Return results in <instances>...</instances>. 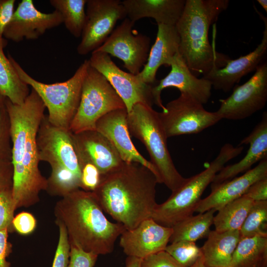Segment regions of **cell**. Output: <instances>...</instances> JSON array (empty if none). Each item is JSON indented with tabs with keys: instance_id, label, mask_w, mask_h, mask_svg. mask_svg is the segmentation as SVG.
Masks as SVG:
<instances>
[{
	"instance_id": "8d00e7d4",
	"label": "cell",
	"mask_w": 267,
	"mask_h": 267,
	"mask_svg": "<svg viewBox=\"0 0 267 267\" xmlns=\"http://www.w3.org/2000/svg\"><path fill=\"white\" fill-rule=\"evenodd\" d=\"M98 255L86 252L75 246L70 245L68 267H93Z\"/></svg>"
},
{
	"instance_id": "7402d4cb",
	"label": "cell",
	"mask_w": 267,
	"mask_h": 267,
	"mask_svg": "<svg viewBox=\"0 0 267 267\" xmlns=\"http://www.w3.org/2000/svg\"><path fill=\"white\" fill-rule=\"evenodd\" d=\"M158 30L154 44L150 47L147 61L137 74L144 83L152 85L156 75L162 65L170 66L172 60L179 52L180 39L175 26L157 24Z\"/></svg>"
},
{
	"instance_id": "b9f144b4",
	"label": "cell",
	"mask_w": 267,
	"mask_h": 267,
	"mask_svg": "<svg viewBox=\"0 0 267 267\" xmlns=\"http://www.w3.org/2000/svg\"><path fill=\"white\" fill-rule=\"evenodd\" d=\"M15 0H0V37H3L4 29L15 10Z\"/></svg>"
},
{
	"instance_id": "d590c367",
	"label": "cell",
	"mask_w": 267,
	"mask_h": 267,
	"mask_svg": "<svg viewBox=\"0 0 267 267\" xmlns=\"http://www.w3.org/2000/svg\"><path fill=\"white\" fill-rule=\"evenodd\" d=\"M59 228V240L52 267H68L70 245L67 230L61 223H56Z\"/></svg>"
},
{
	"instance_id": "9c48e42d",
	"label": "cell",
	"mask_w": 267,
	"mask_h": 267,
	"mask_svg": "<svg viewBox=\"0 0 267 267\" xmlns=\"http://www.w3.org/2000/svg\"><path fill=\"white\" fill-rule=\"evenodd\" d=\"M86 6L85 23L77 47L81 55L98 48L112 33L117 21L127 18L120 0H87Z\"/></svg>"
},
{
	"instance_id": "60d3db41",
	"label": "cell",
	"mask_w": 267,
	"mask_h": 267,
	"mask_svg": "<svg viewBox=\"0 0 267 267\" xmlns=\"http://www.w3.org/2000/svg\"><path fill=\"white\" fill-rule=\"evenodd\" d=\"M245 194L254 201L267 200V177L254 182Z\"/></svg>"
},
{
	"instance_id": "ffe728a7",
	"label": "cell",
	"mask_w": 267,
	"mask_h": 267,
	"mask_svg": "<svg viewBox=\"0 0 267 267\" xmlns=\"http://www.w3.org/2000/svg\"><path fill=\"white\" fill-rule=\"evenodd\" d=\"M267 177V158H265L242 176L211 187V193L201 199L195 212L202 213L211 209L218 211L226 204L245 194L254 182Z\"/></svg>"
},
{
	"instance_id": "f35d334b",
	"label": "cell",
	"mask_w": 267,
	"mask_h": 267,
	"mask_svg": "<svg viewBox=\"0 0 267 267\" xmlns=\"http://www.w3.org/2000/svg\"><path fill=\"white\" fill-rule=\"evenodd\" d=\"M14 230L22 235L31 233L37 225V221L34 216L27 212H22L14 217L12 221Z\"/></svg>"
},
{
	"instance_id": "83f0119b",
	"label": "cell",
	"mask_w": 267,
	"mask_h": 267,
	"mask_svg": "<svg viewBox=\"0 0 267 267\" xmlns=\"http://www.w3.org/2000/svg\"><path fill=\"white\" fill-rule=\"evenodd\" d=\"M254 201L246 194L226 204L214 216L215 230L224 232L240 230Z\"/></svg>"
},
{
	"instance_id": "cb8c5ba5",
	"label": "cell",
	"mask_w": 267,
	"mask_h": 267,
	"mask_svg": "<svg viewBox=\"0 0 267 267\" xmlns=\"http://www.w3.org/2000/svg\"><path fill=\"white\" fill-rule=\"evenodd\" d=\"M241 239L239 230H211L200 248L206 267H230L233 254Z\"/></svg>"
},
{
	"instance_id": "5bb4252c",
	"label": "cell",
	"mask_w": 267,
	"mask_h": 267,
	"mask_svg": "<svg viewBox=\"0 0 267 267\" xmlns=\"http://www.w3.org/2000/svg\"><path fill=\"white\" fill-rule=\"evenodd\" d=\"M63 22L58 11L44 13L35 7L33 0H22L6 25L3 37L16 43L37 39L47 30L58 27Z\"/></svg>"
},
{
	"instance_id": "74e56055",
	"label": "cell",
	"mask_w": 267,
	"mask_h": 267,
	"mask_svg": "<svg viewBox=\"0 0 267 267\" xmlns=\"http://www.w3.org/2000/svg\"><path fill=\"white\" fill-rule=\"evenodd\" d=\"M140 267H181L165 250L161 251L141 259Z\"/></svg>"
},
{
	"instance_id": "6da1fadb",
	"label": "cell",
	"mask_w": 267,
	"mask_h": 267,
	"mask_svg": "<svg viewBox=\"0 0 267 267\" xmlns=\"http://www.w3.org/2000/svg\"><path fill=\"white\" fill-rule=\"evenodd\" d=\"M157 183L156 176L147 168L137 163L123 162L101 176L93 192L103 211L131 230L151 218L157 205Z\"/></svg>"
},
{
	"instance_id": "7c38bea8",
	"label": "cell",
	"mask_w": 267,
	"mask_h": 267,
	"mask_svg": "<svg viewBox=\"0 0 267 267\" xmlns=\"http://www.w3.org/2000/svg\"><path fill=\"white\" fill-rule=\"evenodd\" d=\"M89 60L90 65L106 78L122 99L128 113L137 103L152 106V85L143 82L137 75L121 69L107 53L93 51Z\"/></svg>"
},
{
	"instance_id": "7bdbcfd3",
	"label": "cell",
	"mask_w": 267,
	"mask_h": 267,
	"mask_svg": "<svg viewBox=\"0 0 267 267\" xmlns=\"http://www.w3.org/2000/svg\"><path fill=\"white\" fill-rule=\"evenodd\" d=\"M7 229L0 230V267H11L6 258L12 252V244L8 241Z\"/></svg>"
},
{
	"instance_id": "4dcf8cb0",
	"label": "cell",
	"mask_w": 267,
	"mask_h": 267,
	"mask_svg": "<svg viewBox=\"0 0 267 267\" xmlns=\"http://www.w3.org/2000/svg\"><path fill=\"white\" fill-rule=\"evenodd\" d=\"M239 231L241 238L267 236V200L254 201Z\"/></svg>"
},
{
	"instance_id": "4316f807",
	"label": "cell",
	"mask_w": 267,
	"mask_h": 267,
	"mask_svg": "<svg viewBox=\"0 0 267 267\" xmlns=\"http://www.w3.org/2000/svg\"><path fill=\"white\" fill-rule=\"evenodd\" d=\"M216 211L211 209L204 213L191 216L177 223L172 228L173 232L169 242L179 241L195 242L196 240L207 238L210 227L213 223L214 213Z\"/></svg>"
},
{
	"instance_id": "ac0fdd59",
	"label": "cell",
	"mask_w": 267,
	"mask_h": 267,
	"mask_svg": "<svg viewBox=\"0 0 267 267\" xmlns=\"http://www.w3.org/2000/svg\"><path fill=\"white\" fill-rule=\"evenodd\" d=\"M173 232L172 227L158 224L151 218L120 235V246L127 256L143 259L165 250Z\"/></svg>"
},
{
	"instance_id": "1f68e13d",
	"label": "cell",
	"mask_w": 267,
	"mask_h": 267,
	"mask_svg": "<svg viewBox=\"0 0 267 267\" xmlns=\"http://www.w3.org/2000/svg\"><path fill=\"white\" fill-rule=\"evenodd\" d=\"M165 251L181 266L190 267L202 255L201 248L195 242L179 241L168 245Z\"/></svg>"
},
{
	"instance_id": "f1b7e54d",
	"label": "cell",
	"mask_w": 267,
	"mask_h": 267,
	"mask_svg": "<svg viewBox=\"0 0 267 267\" xmlns=\"http://www.w3.org/2000/svg\"><path fill=\"white\" fill-rule=\"evenodd\" d=\"M87 0H50L49 3L58 11L67 30L75 38H80L85 25Z\"/></svg>"
},
{
	"instance_id": "8fae6325",
	"label": "cell",
	"mask_w": 267,
	"mask_h": 267,
	"mask_svg": "<svg viewBox=\"0 0 267 267\" xmlns=\"http://www.w3.org/2000/svg\"><path fill=\"white\" fill-rule=\"evenodd\" d=\"M134 23L127 17L94 50L121 59L129 73L138 74L145 64L150 49V38L133 29Z\"/></svg>"
},
{
	"instance_id": "5b68a950",
	"label": "cell",
	"mask_w": 267,
	"mask_h": 267,
	"mask_svg": "<svg viewBox=\"0 0 267 267\" xmlns=\"http://www.w3.org/2000/svg\"><path fill=\"white\" fill-rule=\"evenodd\" d=\"M127 123L130 134L146 147L150 162L156 169L161 183L172 192L178 189L187 178L179 174L173 161L167 146L168 138L158 112L152 106L137 103L128 113Z\"/></svg>"
},
{
	"instance_id": "2e32d148",
	"label": "cell",
	"mask_w": 267,
	"mask_h": 267,
	"mask_svg": "<svg viewBox=\"0 0 267 267\" xmlns=\"http://www.w3.org/2000/svg\"><path fill=\"white\" fill-rule=\"evenodd\" d=\"M126 108L110 112L100 118L96 123L95 130L105 136L125 162H135L150 170L161 183L159 175L152 163L137 151L131 138L127 123Z\"/></svg>"
},
{
	"instance_id": "8992f818",
	"label": "cell",
	"mask_w": 267,
	"mask_h": 267,
	"mask_svg": "<svg viewBox=\"0 0 267 267\" xmlns=\"http://www.w3.org/2000/svg\"><path fill=\"white\" fill-rule=\"evenodd\" d=\"M7 57L20 78L30 86L43 101L48 111L46 116L48 122L56 127L70 130L79 106L89 60H84L74 75L67 81L45 84L30 76L10 54H8Z\"/></svg>"
},
{
	"instance_id": "277c9868",
	"label": "cell",
	"mask_w": 267,
	"mask_h": 267,
	"mask_svg": "<svg viewBox=\"0 0 267 267\" xmlns=\"http://www.w3.org/2000/svg\"><path fill=\"white\" fill-rule=\"evenodd\" d=\"M244 147L225 143L217 157L200 173L186 178L184 183L163 203L157 204L151 218L158 224L172 227L193 215L201 196L216 174L229 161L240 155Z\"/></svg>"
},
{
	"instance_id": "ba28073f",
	"label": "cell",
	"mask_w": 267,
	"mask_h": 267,
	"mask_svg": "<svg viewBox=\"0 0 267 267\" xmlns=\"http://www.w3.org/2000/svg\"><path fill=\"white\" fill-rule=\"evenodd\" d=\"M165 106L158 115L167 138L198 134L222 119L216 111L206 110L203 104L187 93H180Z\"/></svg>"
},
{
	"instance_id": "4fadbf2b",
	"label": "cell",
	"mask_w": 267,
	"mask_h": 267,
	"mask_svg": "<svg viewBox=\"0 0 267 267\" xmlns=\"http://www.w3.org/2000/svg\"><path fill=\"white\" fill-rule=\"evenodd\" d=\"M37 146L40 161L50 167L63 166L80 178V165L74 146L72 133L51 125L45 115L37 132Z\"/></svg>"
},
{
	"instance_id": "ab89813d",
	"label": "cell",
	"mask_w": 267,
	"mask_h": 267,
	"mask_svg": "<svg viewBox=\"0 0 267 267\" xmlns=\"http://www.w3.org/2000/svg\"><path fill=\"white\" fill-rule=\"evenodd\" d=\"M13 175L11 161L0 159V191L12 189Z\"/></svg>"
},
{
	"instance_id": "7dc6e473",
	"label": "cell",
	"mask_w": 267,
	"mask_h": 267,
	"mask_svg": "<svg viewBox=\"0 0 267 267\" xmlns=\"http://www.w3.org/2000/svg\"><path fill=\"white\" fill-rule=\"evenodd\" d=\"M5 97L0 93V107L4 103Z\"/></svg>"
},
{
	"instance_id": "44dd1931",
	"label": "cell",
	"mask_w": 267,
	"mask_h": 267,
	"mask_svg": "<svg viewBox=\"0 0 267 267\" xmlns=\"http://www.w3.org/2000/svg\"><path fill=\"white\" fill-rule=\"evenodd\" d=\"M249 144L244 157L238 162L224 166L215 176L211 187L230 180L239 174L251 169L256 163L267 158V113L264 112L262 119L252 131L239 143V145Z\"/></svg>"
},
{
	"instance_id": "603a6c76",
	"label": "cell",
	"mask_w": 267,
	"mask_h": 267,
	"mask_svg": "<svg viewBox=\"0 0 267 267\" xmlns=\"http://www.w3.org/2000/svg\"><path fill=\"white\" fill-rule=\"evenodd\" d=\"M127 17L135 23L143 18L154 19L157 24L175 26L180 17L185 0H124Z\"/></svg>"
},
{
	"instance_id": "836d02e7",
	"label": "cell",
	"mask_w": 267,
	"mask_h": 267,
	"mask_svg": "<svg viewBox=\"0 0 267 267\" xmlns=\"http://www.w3.org/2000/svg\"><path fill=\"white\" fill-rule=\"evenodd\" d=\"M16 210L12 195V189L0 191V230L14 231L12 221Z\"/></svg>"
},
{
	"instance_id": "d4e9b609",
	"label": "cell",
	"mask_w": 267,
	"mask_h": 267,
	"mask_svg": "<svg viewBox=\"0 0 267 267\" xmlns=\"http://www.w3.org/2000/svg\"><path fill=\"white\" fill-rule=\"evenodd\" d=\"M7 40L0 37V93L12 103L22 104L30 93L28 86L19 77L4 53Z\"/></svg>"
},
{
	"instance_id": "e575fe53",
	"label": "cell",
	"mask_w": 267,
	"mask_h": 267,
	"mask_svg": "<svg viewBox=\"0 0 267 267\" xmlns=\"http://www.w3.org/2000/svg\"><path fill=\"white\" fill-rule=\"evenodd\" d=\"M80 188L86 191H94L98 186L101 178L98 169L90 162L80 161Z\"/></svg>"
},
{
	"instance_id": "484cf974",
	"label": "cell",
	"mask_w": 267,
	"mask_h": 267,
	"mask_svg": "<svg viewBox=\"0 0 267 267\" xmlns=\"http://www.w3.org/2000/svg\"><path fill=\"white\" fill-rule=\"evenodd\" d=\"M267 236L241 238L233 254L230 267H267Z\"/></svg>"
},
{
	"instance_id": "30bf717a",
	"label": "cell",
	"mask_w": 267,
	"mask_h": 267,
	"mask_svg": "<svg viewBox=\"0 0 267 267\" xmlns=\"http://www.w3.org/2000/svg\"><path fill=\"white\" fill-rule=\"evenodd\" d=\"M267 101V62L262 63L246 83L234 87L232 93L220 100L216 111L221 118L240 120L262 110Z\"/></svg>"
},
{
	"instance_id": "f6af8a7d",
	"label": "cell",
	"mask_w": 267,
	"mask_h": 267,
	"mask_svg": "<svg viewBox=\"0 0 267 267\" xmlns=\"http://www.w3.org/2000/svg\"><path fill=\"white\" fill-rule=\"evenodd\" d=\"M190 267H206L204 265V258L202 254L196 262Z\"/></svg>"
},
{
	"instance_id": "f546056e",
	"label": "cell",
	"mask_w": 267,
	"mask_h": 267,
	"mask_svg": "<svg viewBox=\"0 0 267 267\" xmlns=\"http://www.w3.org/2000/svg\"><path fill=\"white\" fill-rule=\"evenodd\" d=\"M51 168L45 190L48 194L63 197L80 189V178L70 170L60 166Z\"/></svg>"
},
{
	"instance_id": "9a60e30c",
	"label": "cell",
	"mask_w": 267,
	"mask_h": 267,
	"mask_svg": "<svg viewBox=\"0 0 267 267\" xmlns=\"http://www.w3.org/2000/svg\"><path fill=\"white\" fill-rule=\"evenodd\" d=\"M169 74L155 86H152L151 93L153 103L164 111L161 93L169 87L178 89L180 93H187L201 103L205 104L211 96V83L203 77L198 78L190 71L183 58L178 52L174 56Z\"/></svg>"
},
{
	"instance_id": "3957f363",
	"label": "cell",
	"mask_w": 267,
	"mask_h": 267,
	"mask_svg": "<svg viewBox=\"0 0 267 267\" xmlns=\"http://www.w3.org/2000/svg\"><path fill=\"white\" fill-rule=\"evenodd\" d=\"M229 3L228 0H186L175 27L180 39L179 52L196 77L207 74L214 67L224 66L230 59L218 52L209 40L210 26Z\"/></svg>"
},
{
	"instance_id": "d6a6232c",
	"label": "cell",
	"mask_w": 267,
	"mask_h": 267,
	"mask_svg": "<svg viewBox=\"0 0 267 267\" xmlns=\"http://www.w3.org/2000/svg\"><path fill=\"white\" fill-rule=\"evenodd\" d=\"M11 157L10 121L4 103L0 107V159L11 161Z\"/></svg>"
},
{
	"instance_id": "52a82bcc",
	"label": "cell",
	"mask_w": 267,
	"mask_h": 267,
	"mask_svg": "<svg viewBox=\"0 0 267 267\" xmlns=\"http://www.w3.org/2000/svg\"><path fill=\"white\" fill-rule=\"evenodd\" d=\"M125 105L106 78L89 64L83 81L79 106L70 127L73 134L95 130L97 121Z\"/></svg>"
},
{
	"instance_id": "c3c4849f",
	"label": "cell",
	"mask_w": 267,
	"mask_h": 267,
	"mask_svg": "<svg viewBox=\"0 0 267 267\" xmlns=\"http://www.w3.org/2000/svg\"></svg>"
},
{
	"instance_id": "d6986e66",
	"label": "cell",
	"mask_w": 267,
	"mask_h": 267,
	"mask_svg": "<svg viewBox=\"0 0 267 267\" xmlns=\"http://www.w3.org/2000/svg\"><path fill=\"white\" fill-rule=\"evenodd\" d=\"M72 138L79 162L91 163L101 176L115 170L124 162L110 141L95 130L72 133Z\"/></svg>"
},
{
	"instance_id": "7a4b0ae2",
	"label": "cell",
	"mask_w": 267,
	"mask_h": 267,
	"mask_svg": "<svg viewBox=\"0 0 267 267\" xmlns=\"http://www.w3.org/2000/svg\"><path fill=\"white\" fill-rule=\"evenodd\" d=\"M104 213L93 192L80 189L62 197L54 209L55 223L65 226L70 245L98 256L112 253L126 230Z\"/></svg>"
},
{
	"instance_id": "e0dca14e",
	"label": "cell",
	"mask_w": 267,
	"mask_h": 267,
	"mask_svg": "<svg viewBox=\"0 0 267 267\" xmlns=\"http://www.w3.org/2000/svg\"><path fill=\"white\" fill-rule=\"evenodd\" d=\"M265 23L261 43L252 51L236 59H229L221 68L214 67L202 77L208 80L214 89L225 92L229 91L241 79L255 71L264 61L267 53V20L259 13Z\"/></svg>"
},
{
	"instance_id": "bcb514c9",
	"label": "cell",
	"mask_w": 267,
	"mask_h": 267,
	"mask_svg": "<svg viewBox=\"0 0 267 267\" xmlns=\"http://www.w3.org/2000/svg\"><path fill=\"white\" fill-rule=\"evenodd\" d=\"M257 2L267 12V0H257Z\"/></svg>"
},
{
	"instance_id": "ee69618b",
	"label": "cell",
	"mask_w": 267,
	"mask_h": 267,
	"mask_svg": "<svg viewBox=\"0 0 267 267\" xmlns=\"http://www.w3.org/2000/svg\"><path fill=\"white\" fill-rule=\"evenodd\" d=\"M141 259L128 256L125 263V267H140Z\"/></svg>"
}]
</instances>
